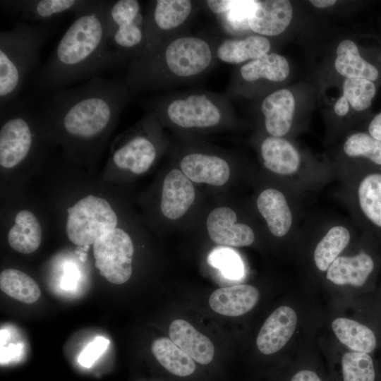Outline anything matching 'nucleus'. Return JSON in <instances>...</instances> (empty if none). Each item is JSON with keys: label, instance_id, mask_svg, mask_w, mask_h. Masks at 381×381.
<instances>
[{"label": "nucleus", "instance_id": "42", "mask_svg": "<svg viewBox=\"0 0 381 381\" xmlns=\"http://www.w3.org/2000/svg\"><path fill=\"white\" fill-rule=\"evenodd\" d=\"M378 363H379V367H380V375H381V361H378Z\"/></svg>", "mask_w": 381, "mask_h": 381}, {"label": "nucleus", "instance_id": "32", "mask_svg": "<svg viewBox=\"0 0 381 381\" xmlns=\"http://www.w3.org/2000/svg\"><path fill=\"white\" fill-rule=\"evenodd\" d=\"M344 153L351 158H363L367 163L381 167V141L369 133L358 132L349 135L343 146Z\"/></svg>", "mask_w": 381, "mask_h": 381}, {"label": "nucleus", "instance_id": "1", "mask_svg": "<svg viewBox=\"0 0 381 381\" xmlns=\"http://www.w3.org/2000/svg\"><path fill=\"white\" fill-rule=\"evenodd\" d=\"M122 61L109 44L105 1L96 0L87 10L74 16L37 75L39 87L52 92L74 83L100 76Z\"/></svg>", "mask_w": 381, "mask_h": 381}, {"label": "nucleus", "instance_id": "8", "mask_svg": "<svg viewBox=\"0 0 381 381\" xmlns=\"http://www.w3.org/2000/svg\"><path fill=\"white\" fill-rule=\"evenodd\" d=\"M380 250L371 237L362 233L358 250L339 255L325 272L326 279L337 286L370 289L381 265Z\"/></svg>", "mask_w": 381, "mask_h": 381}, {"label": "nucleus", "instance_id": "16", "mask_svg": "<svg viewBox=\"0 0 381 381\" xmlns=\"http://www.w3.org/2000/svg\"><path fill=\"white\" fill-rule=\"evenodd\" d=\"M316 242L313 260L316 269L326 272L332 263L351 243L355 229L345 222H334L327 225Z\"/></svg>", "mask_w": 381, "mask_h": 381}, {"label": "nucleus", "instance_id": "27", "mask_svg": "<svg viewBox=\"0 0 381 381\" xmlns=\"http://www.w3.org/2000/svg\"><path fill=\"white\" fill-rule=\"evenodd\" d=\"M42 228L35 214L21 210L15 217V224L8 233V241L15 250L28 254L39 248L42 241Z\"/></svg>", "mask_w": 381, "mask_h": 381}, {"label": "nucleus", "instance_id": "23", "mask_svg": "<svg viewBox=\"0 0 381 381\" xmlns=\"http://www.w3.org/2000/svg\"><path fill=\"white\" fill-rule=\"evenodd\" d=\"M156 156L157 150L151 140L135 135L114 152L112 159L117 167L140 174L150 169Z\"/></svg>", "mask_w": 381, "mask_h": 381}, {"label": "nucleus", "instance_id": "3", "mask_svg": "<svg viewBox=\"0 0 381 381\" xmlns=\"http://www.w3.org/2000/svg\"><path fill=\"white\" fill-rule=\"evenodd\" d=\"M56 25L16 22L0 32V108L18 98Z\"/></svg>", "mask_w": 381, "mask_h": 381}, {"label": "nucleus", "instance_id": "18", "mask_svg": "<svg viewBox=\"0 0 381 381\" xmlns=\"http://www.w3.org/2000/svg\"><path fill=\"white\" fill-rule=\"evenodd\" d=\"M292 15L289 1H257L256 7L248 21V28L262 36H276L289 26Z\"/></svg>", "mask_w": 381, "mask_h": 381}, {"label": "nucleus", "instance_id": "24", "mask_svg": "<svg viewBox=\"0 0 381 381\" xmlns=\"http://www.w3.org/2000/svg\"><path fill=\"white\" fill-rule=\"evenodd\" d=\"M332 329L338 340L351 351L373 354L379 346L378 333L356 320L337 318L332 322Z\"/></svg>", "mask_w": 381, "mask_h": 381}, {"label": "nucleus", "instance_id": "35", "mask_svg": "<svg viewBox=\"0 0 381 381\" xmlns=\"http://www.w3.org/2000/svg\"><path fill=\"white\" fill-rule=\"evenodd\" d=\"M109 341L102 337H96L81 352L78 362L84 367H90L96 360L104 352Z\"/></svg>", "mask_w": 381, "mask_h": 381}, {"label": "nucleus", "instance_id": "29", "mask_svg": "<svg viewBox=\"0 0 381 381\" xmlns=\"http://www.w3.org/2000/svg\"><path fill=\"white\" fill-rule=\"evenodd\" d=\"M337 55L335 68L346 78H363L373 81L378 78L377 69L361 56L357 46L351 40L341 41L337 48Z\"/></svg>", "mask_w": 381, "mask_h": 381}, {"label": "nucleus", "instance_id": "15", "mask_svg": "<svg viewBox=\"0 0 381 381\" xmlns=\"http://www.w3.org/2000/svg\"><path fill=\"white\" fill-rule=\"evenodd\" d=\"M298 316L292 308L281 306L266 319L256 338L259 351L272 355L280 351L294 334Z\"/></svg>", "mask_w": 381, "mask_h": 381}, {"label": "nucleus", "instance_id": "10", "mask_svg": "<svg viewBox=\"0 0 381 381\" xmlns=\"http://www.w3.org/2000/svg\"><path fill=\"white\" fill-rule=\"evenodd\" d=\"M133 252L129 235L123 229L116 228L94 243L95 265L108 282L123 284L132 274Z\"/></svg>", "mask_w": 381, "mask_h": 381}, {"label": "nucleus", "instance_id": "14", "mask_svg": "<svg viewBox=\"0 0 381 381\" xmlns=\"http://www.w3.org/2000/svg\"><path fill=\"white\" fill-rule=\"evenodd\" d=\"M210 239L217 245L243 247L253 244L255 234L248 224L237 222L236 212L228 207H219L209 214L206 222Z\"/></svg>", "mask_w": 381, "mask_h": 381}, {"label": "nucleus", "instance_id": "21", "mask_svg": "<svg viewBox=\"0 0 381 381\" xmlns=\"http://www.w3.org/2000/svg\"><path fill=\"white\" fill-rule=\"evenodd\" d=\"M294 109V95L287 89L279 90L267 96L261 105L267 132L274 137L286 135L291 128Z\"/></svg>", "mask_w": 381, "mask_h": 381}, {"label": "nucleus", "instance_id": "25", "mask_svg": "<svg viewBox=\"0 0 381 381\" xmlns=\"http://www.w3.org/2000/svg\"><path fill=\"white\" fill-rule=\"evenodd\" d=\"M270 40L260 35H250L241 40H224L217 48V56L222 62L238 64L258 59L268 54Z\"/></svg>", "mask_w": 381, "mask_h": 381}, {"label": "nucleus", "instance_id": "6", "mask_svg": "<svg viewBox=\"0 0 381 381\" xmlns=\"http://www.w3.org/2000/svg\"><path fill=\"white\" fill-rule=\"evenodd\" d=\"M348 177L350 208L356 223L381 249V167L367 163Z\"/></svg>", "mask_w": 381, "mask_h": 381}, {"label": "nucleus", "instance_id": "11", "mask_svg": "<svg viewBox=\"0 0 381 381\" xmlns=\"http://www.w3.org/2000/svg\"><path fill=\"white\" fill-rule=\"evenodd\" d=\"M96 0H3L1 8L33 24L56 25L69 13L83 12L94 5Z\"/></svg>", "mask_w": 381, "mask_h": 381}, {"label": "nucleus", "instance_id": "30", "mask_svg": "<svg viewBox=\"0 0 381 381\" xmlns=\"http://www.w3.org/2000/svg\"><path fill=\"white\" fill-rule=\"evenodd\" d=\"M242 78L247 82H253L264 78L273 82H282L289 74V66L283 56L270 53L250 61L240 68Z\"/></svg>", "mask_w": 381, "mask_h": 381}, {"label": "nucleus", "instance_id": "4", "mask_svg": "<svg viewBox=\"0 0 381 381\" xmlns=\"http://www.w3.org/2000/svg\"><path fill=\"white\" fill-rule=\"evenodd\" d=\"M0 110V165L11 169L31 153L35 141V129L42 117L39 109L18 97Z\"/></svg>", "mask_w": 381, "mask_h": 381}, {"label": "nucleus", "instance_id": "36", "mask_svg": "<svg viewBox=\"0 0 381 381\" xmlns=\"http://www.w3.org/2000/svg\"><path fill=\"white\" fill-rule=\"evenodd\" d=\"M284 381H329L315 368L308 365H301L291 369L286 375Z\"/></svg>", "mask_w": 381, "mask_h": 381}, {"label": "nucleus", "instance_id": "17", "mask_svg": "<svg viewBox=\"0 0 381 381\" xmlns=\"http://www.w3.org/2000/svg\"><path fill=\"white\" fill-rule=\"evenodd\" d=\"M195 198L191 181L181 171L174 169L165 176L161 198V211L169 219L182 217Z\"/></svg>", "mask_w": 381, "mask_h": 381}, {"label": "nucleus", "instance_id": "22", "mask_svg": "<svg viewBox=\"0 0 381 381\" xmlns=\"http://www.w3.org/2000/svg\"><path fill=\"white\" fill-rule=\"evenodd\" d=\"M171 339L194 361L202 365L210 364L214 356V348L208 337L198 332L183 320H174L169 329Z\"/></svg>", "mask_w": 381, "mask_h": 381}, {"label": "nucleus", "instance_id": "37", "mask_svg": "<svg viewBox=\"0 0 381 381\" xmlns=\"http://www.w3.org/2000/svg\"><path fill=\"white\" fill-rule=\"evenodd\" d=\"M236 1L231 0H208L206 4L213 13L223 15L227 13L231 9Z\"/></svg>", "mask_w": 381, "mask_h": 381}, {"label": "nucleus", "instance_id": "39", "mask_svg": "<svg viewBox=\"0 0 381 381\" xmlns=\"http://www.w3.org/2000/svg\"><path fill=\"white\" fill-rule=\"evenodd\" d=\"M349 109V104L347 99L344 97H341L334 104V111L340 116H345Z\"/></svg>", "mask_w": 381, "mask_h": 381}, {"label": "nucleus", "instance_id": "28", "mask_svg": "<svg viewBox=\"0 0 381 381\" xmlns=\"http://www.w3.org/2000/svg\"><path fill=\"white\" fill-rule=\"evenodd\" d=\"M151 350L160 365L174 376L187 377L196 371L195 361L171 339L160 337L155 339Z\"/></svg>", "mask_w": 381, "mask_h": 381}, {"label": "nucleus", "instance_id": "7", "mask_svg": "<svg viewBox=\"0 0 381 381\" xmlns=\"http://www.w3.org/2000/svg\"><path fill=\"white\" fill-rule=\"evenodd\" d=\"M66 231L78 246H88L116 228L117 216L104 198L89 195L67 209Z\"/></svg>", "mask_w": 381, "mask_h": 381}, {"label": "nucleus", "instance_id": "34", "mask_svg": "<svg viewBox=\"0 0 381 381\" xmlns=\"http://www.w3.org/2000/svg\"><path fill=\"white\" fill-rule=\"evenodd\" d=\"M213 265L219 267L229 278H238L242 274L243 267L238 257L226 249L214 252L210 257Z\"/></svg>", "mask_w": 381, "mask_h": 381}, {"label": "nucleus", "instance_id": "31", "mask_svg": "<svg viewBox=\"0 0 381 381\" xmlns=\"http://www.w3.org/2000/svg\"><path fill=\"white\" fill-rule=\"evenodd\" d=\"M0 289L6 295L27 304L36 302L41 295L35 281L16 269H6L1 272Z\"/></svg>", "mask_w": 381, "mask_h": 381}, {"label": "nucleus", "instance_id": "13", "mask_svg": "<svg viewBox=\"0 0 381 381\" xmlns=\"http://www.w3.org/2000/svg\"><path fill=\"white\" fill-rule=\"evenodd\" d=\"M258 210L267 227L276 238H283L295 231L297 212L295 205L281 190L268 188L262 190L256 200Z\"/></svg>", "mask_w": 381, "mask_h": 381}, {"label": "nucleus", "instance_id": "33", "mask_svg": "<svg viewBox=\"0 0 381 381\" xmlns=\"http://www.w3.org/2000/svg\"><path fill=\"white\" fill-rule=\"evenodd\" d=\"M374 83L363 78H346L343 84L344 97L357 111L368 109L375 95Z\"/></svg>", "mask_w": 381, "mask_h": 381}, {"label": "nucleus", "instance_id": "19", "mask_svg": "<svg viewBox=\"0 0 381 381\" xmlns=\"http://www.w3.org/2000/svg\"><path fill=\"white\" fill-rule=\"evenodd\" d=\"M259 296V291L254 286L237 284L214 291L210 296L209 305L219 314L237 317L251 310Z\"/></svg>", "mask_w": 381, "mask_h": 381}, {"label": "nucleus", "instance_id": "40", "mask_svg": "<svg viewBox=\"0 0 381 381\" xmlns=\"http://www.w3.org/2000/svg\"><path fill=\"white\" fill-rule=\"evenodd\" d=\"M310 3L317 8H327L334 5L335 0H311Z\"/></svg>", "mask_w": 381, "mask_h": 381}, {"label": "nucleus", "instance_id": "26", "mask_svg": "<svg viewBox=\"0 0 381 381\" xmlns=\"http://www.w3.org/2000/svg\"><path fill=\"white\" fill-rule=\"evenodd\" d=\"M330 381H381L379 363L373 354L346 351L341 357L339 370Z\"/></svg>", "mask_w": 381, "mask_h": 381}, {"label": "nucleus", "instance_id": "5", "mask_svg": "<svg viewBox=\"0 0 381 381\" xmlns=\"http://www.w3.org/2000/svg\"><path fill=\"white\" fill-rule=\"evenodd\" d=\"M105 20L109 45L122 63L145 53V15L137 0L105 1Z\"/></svg>", "mask_w": 381, "mask_h": 381}, {"label": "nucleus", "instance_id": "9", "mask_svg": "<svg viewBox=\"0 0 381 381\" xmlns=\"http://www.w3.org/2000/svg\"><path fill=\"white\" fill-rule=\"evenodd\" d=\"M151 111L164 114L171 123L184 128L214 127L222 117L219 104L201 93L190 94L168 102L157 100L152 103Z\"/></svg>", "mask_w": 381, "mask_h": 381}, {"label": "nucleus", "instance_id": "2", "mask_svg": "<svg viewBox=\"0 0 381 381\" xmlns=\"http://www.w3.org/2000/svg\"><path fill=\"white\" fill-rule=\"evenodd\" d=\"M129 98L126 82L97 76L52 92L39 110L68 140L95 142L107 134Z\"/></svg>", "mask_w": 381, "mask_h": 381}, {"label": "nucleus", "instance_id": "12", "mask_svg": "<svg viewBox=\"0 0 381 381\" xmlns=\"http://www.w3.org/2000/svg\"><path fill=\"white\" fill-rule=\"evenodd\" d=\"M263 165L270 172L289 179L291 186L306 187L315 178L304 170L301 156L296 147L283 137L270 135L260 146Z\"/></svg>", "mask_w": 381, "mask_h": 381}, {"label": "nucleus", "instance_id": "38", "mask_svg": "<svg viewBox=\"0 0 381 381\" xmlns=\"http://www.w3.org/2000/svg\"><path fill=\"white\" fill-rule=\"evenodd\" d=\"M368 133L373 138L381 141V111L370 121Z\"/></svg>", "mask_w": 381, "mask_h": 381}, {"label": "nucleus", "instance_id": "41", "mask_svg": "<svg viewBox=\"0 0 381 381\" xmlns=\"http://www.w3.org/2000/svg\"><path fill=\"white\" fill-rule=\"evenodd\" d=\"M377 306L381 310V290H380V292L379 294V297L377 298Z\"/></svg>", "mask_w": 381, "mask_h": 381}, {"label": "nucleus", "instance_id": "20", "mask_svg": "<svg viewBox=\"0 0 381 381\" xmlns=\"http://www.w3.org/2000/svg\"><path fill=\"white\" fill-rule=\"evenodd\" d=\"M180 167L191 181L216 186L225 184L230 176L227 162L214 155L202 153L187 155L181 159Z\"/></svg>", "mask_w": 381, "mask_h": 381}]
</instances>
